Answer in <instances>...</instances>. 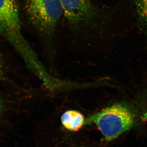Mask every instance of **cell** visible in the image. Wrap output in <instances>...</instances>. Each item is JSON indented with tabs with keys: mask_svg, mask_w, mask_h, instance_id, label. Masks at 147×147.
<instances>
[{
	"mask_svg": "<svg viewBox=\"0 0 147 147\" xmlns=\"http://www.w3.org/2000/svg\"><path fill=\"white\" fill-rule=\"evenodd\" d=\"M71 31L80 34L100 31L110 21L109 12L92 0H60Z\"/></svg>",
	"mask_w": 147,
	"mask_h": 147,
	"instance_id": "obj_1",
	"label": "cell"
},
{
	"mask_svg": "<svg viewBox=\"0 0 147 147\" xmlns=\"http://www.w3.org/2000/svg\"><path fill=\"white\" fill-rule=\"evenodd\" d=\"M139 115L130 105L117 102L86 119L85 125L94 124L105 138L111 142L138 125Z\"/></svg>",
	"mask_w": 147,
	"mask_h": 147,
	"instance_id": "obj_2",
	"label": "cell"
},
{
	"mask_svg": "<svg viewBox=\"0 0 147 147\" xmlns=\"http://www.w3.org/2000/svg\"><path fill=\"white\" fill-rule=\"evenodd\" d=\"M0 35L16 49L32 71L40 68L41 64L21 32L18 0H0Z\"/></svg>",
	"mask_w": 147,
	"mask_h": 147,
	"instance_id": "obj_3",
	"label": "cell"
},
{
	"mask_svg": "<svg viewBox=\"0 0 147 147\" xmlns=\"http://www.w3.org/2000/svg\"><path fill=\"white\" fill-rule=\"evenodd\" d=\"M25 8L32 26L50 44L63 17L60 0H25Z\"/></svg>",
	"mask_w": 147,
	"mask_h": 147,
	"instance_id": "obj_4",
	"label": "cell"
},
{
	"mask_svg": "<svg viewBox=\"0 0 147 147\" xmlns=\"http://www.w3.org/2000/svg\"><path fill=\"white\" fill-rule=\"evenodd\" d=\"M61 120L62 125L69 131H77L85 126L86 118L79 111L69 110L63 113Z\"/></svg>",
	"mask_w": 147,
	"mask_h": 147,
	"instance_id": "obj_5",
	"label": "cell"
},
{
	"mask_svg": "<svg viewBox=\"0 0 147 147\" xmlns=\"http://www.w3.org/2000/svg\"><path fill=\"white\" fill-rule=\"evenodd\" d=\"M133 3L137 27L147 37V0H133Z\"/></svg>",
	"mask_w": 147,
	"mask_h": 147,
	"instance_id": "obj_6",
	"label": "cell"
},
{
	"mask_svg": "<svg viewBox=\"0 0 147 147\" xmlns=\"http://www.w3.org/2000/svg\"><path fill=\"white\" fill-rule=\"evenodd\" d=\"M6 79L5 63L2 54L0 51V79L4 80Z\"/></svg>",
	"mask_w": 147,
	"mask_h": 147,
	"instance_id": "obj_7",
	"label": "cell"
},
{
	"mask_svg": "<svg viewBox=\"0 0 147 147\" xmlns=\"http://www.w3.org/2000/svg\"><path fill=\"white\" fill-rule=\"evenodd\" d=\"M6 108V103L2 96L0 94V119L2 117Z\"/></svg>",
	"mask_w": 147,
	"mask_h": 147,
	"instance_id": "obj_8",
	"label": "cell"
}]
</instances>
